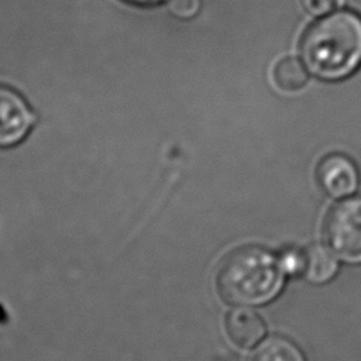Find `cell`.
Listing matches in <instances>:
<instances>
[{"label":"cell","mask_w":361,"mask_h":361,"mask_svg":"<svg viewBox=\"0 0 361 361\" xmlns=\"http://www.w3.org/2000/svg\"><path fill=\"white\" fill-rule=\"evenodd\" d=\"M300 55L307 71L324 80H340L361 66V16L337 10L305 32Z\"/></svg>","instance_id":"6da1fadb"},{"label":"cell","mask_w":361,"mask_h":361,"mask_svg":"<svg viewBox=\"0 0 361 361\" xmlns=\"http://www.w3.org/2000/svg\"><path fill=\"white\" fill-rule=\"evenodd\" d=\"M282 259L259 245H241L230 251L216 271L220 299L233 306H258L275 299L283 286Z\"/></svg>","instance_id":"7a4b0ae2"},{"label":"cell","mask_w":361,"mask_h":361,"mask_svg":"<svg viewBox=\"0 0 361 361\" xmlns=\"http://www.w3.org/2000/svg\"><path fill=\"white\" fill-rule=\"evenodd\" d=\"M327 247L347 262H361V196L340 200L327 213L323 224Z\"/></svg>","instance_id":"3957f363"},{"label":"cell","mask_w":361,"mask_h":361,"mask_svg":"<svg viewBox=\"0 0 361 361\" xmlns=\"http://www.w3.org/2000/svg\"><path fill=\"white\" fill-rule=\"evenodd\" d=\"M34 116L24 97L14 89L0 85V147H13L28 134Z\"/></svg>","instance_id":"277c9868"},{"label":"cell","mask_w":361,"mask_h":361,"mask_svg":"<svg viewBox=\"0 0 361 361\" xmlns=\"http://www.w3.org/2000/svg\"><path fill=\"white\" fill-rule=\"evenodd\" d=\"M320 188L331 197L343 199L351 196L360 183L355 164L343 154H330L322 159L317 168Z\"/></svg>","instance_id":"5b68a950"},{"label":"cell","mask_w":361,"mask_h":361,"mask_svg":"<svg viewBox=\"0 0 361 361\" xmlns=\"http://www.w3.org/2000/svg\"><path fill=\"white\" fill-rule=\"evenodd\" d=\"M224 329L230 341L243 350L254 348L267 334V326L262 317L247 307L230 310L224 319Z\"/></svg>","instance_id":"8992f818"},{"label":"cell","mask_w":361,"mask_h":361,"mask_svg":"<svg viewBox=\"0 0 361 361\" xmlns=\"http://www.w3.org/2000/svg\"><path fill=\"white\" fill-rule=\"evenodd\" d=\"M300 257V271L309 282L326 283L331 281L338 271L337 259L333 252L322 245L307 247Z\"/></svg>","instance_id":"52a82bcc"},{"label":"cell","mask_w":361,"mask_h":361,"mask_svg":"<svg viewBox=\"0 0 361 361\" xmlns=\"http://www.w3.org/2000/svg\"><path fill=\"white\" fill-rule=\"evenodd\" d=\"M251 361H306V357L292 340L275 336L255 351Z\"/></svg>","instance_id":"ba28073f"},{"label":"cell","mask_w":361,"mask_h":361,"mask_svg":"<svg viewBox=\"0 0 361 361\" xmlns=\"http://www.w3.org/2000/svg\"><path fill=\"white\" fill-rule=\"evenodd\" d=\"M307 68L296 58L281 59L274 69V79L282 90L295 92L302 89L309 79Z\"/></svg>","instance_id":"9c48e42d"},{"label":"cell","mask_w":361,"mask_h":361,"mask_svg":"<svg viewBox=\"0 0 361 361\" xmlns=\"http://www.w3.org/2000/svg\"><path fill=\"white\" fill-rule=\"evenodd\" d=\"M345 0H302V4L307 13L316 17L327 16L343 7Z\"/></svg>","instance_id":"30bf717a"},{"label":"cell","mask_w":361,"mask_h":361,"mask_svg":"<svg viewBox=\"0 0 361 361\" xmlns=\"http://www.w3.org/2000/svg\"><path fill=\"white\" fill-rule=\"evenodd\" d=\"M171 11L179 18H190L197 14L200 0H171Z\"/></svg>","instance_id":"8fae6325"},{"label":"cell","mask_w":361,"mask_h":361,"mask_svg":"<svg viewBox=\"0 0 361 361\" xmlns=\"http://www.w3.org/2000/svg\"><path fill=\"white\" fill-rule=\"evenodd\" d=\"M124 1L135 4V6H155V4L164 3L165 0H124Z\"/></svg>","instance_id":"7c38bea8"}]
</instances>
